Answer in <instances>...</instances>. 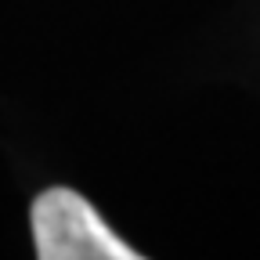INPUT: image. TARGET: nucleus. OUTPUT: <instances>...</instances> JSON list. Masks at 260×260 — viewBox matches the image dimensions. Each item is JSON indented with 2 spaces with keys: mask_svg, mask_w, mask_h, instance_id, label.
Here are the masks:
<instances>
[{
  "mask_svg": "<svg viewBox=\"0 0 260 260\" xmlns=\"http://www.w3.org/2000/svg\"><path fill=\"white\" fill-rule=\"evenodd\" d=\"M32 242L40 260H138V249L73 188H47L32 199Z\"/></svg>",
  "mask_w": 260,
  "mask_h": 260,
  "instance_id": "1",
  "label": "nucleus"
}]
</instances>
